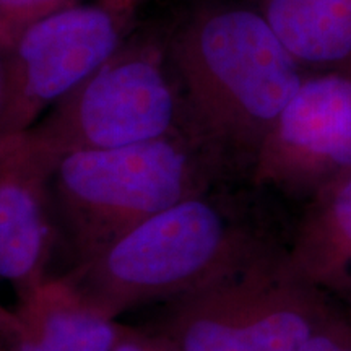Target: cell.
<instances>
[{"label":"cell","mask_w":351,"mask_h":351,"mask_svg":"<svg viewBox=\"0 0 351 351\" xmlns=\"http://www.w3.org/2000/svg\"><path fill=\"white\" fill-rule=\"evenodd\" d=\"M152 19L178 77L189 132L236 181H251L306 70L251 0H169Z\"/></svg>","instance_id":"1"},{"label":"cell","mask_w":351,"mask_h":351,"mask_svg":"<svg viewBox=\"0 0 351 351\" xmlns=\"http://www.w3.org/2000/svg\"><path fill=\"white\" fill-rule=\"evenodd\" d=\"M275 195L251 181L218 184L117 239L65 271L109 317L178 300L287 249Z\"/></svg>","instance_id":"2"},{"label":"cell","mask_w":351,"mask_h":351,"mask_svg":"<svg viewBox=\"0 0 351 351\" xmlns=\"http://www.w3.org/2000/svg\"><path fill=\"white\" fill-rule=\"evenodd\" d=\"M234 181L217 153L189 134L65 153L51 182L60 241L75 267L179 202Z\"/></svg>","instance_id":"3"},{"label":"cell","mask_w":351,"mask_h":351,"mask_svg":"<svg viewBox=\"0 0 351 351\" xmlns=\"http://www.w3.org/2000/svg\"><path fill=\"white\" fill-rule=\"evenodd\" d=\"M293 274L287 249L226 278L153 306L145 328L176 351H300L337 313Z\"/></svg>","instance_id":"4"},{"label":"cell","mask_w":351,"mask_h":351,"mask_svg":"<svg viewBox=\"0 0 351 351\" xmlns=\"http://www.w3.org/2000/svg\"><path fill=\"white\" fill-rule=\"evenodd\" d=\"M29 130L57 158L192 135L156 21L137 20L116 54Z\"/></svg>","instance_id":"5"},{"label":"cell","mask_w":351,"mask_h":351,"mask_svg":"<svg viewBox=\"0 0 351 351\" xmlns=\"http://www.w3.org/2000/svg\"><path fill=\"white\" fill-rule=\"evenodd\" d=\"M135 12L83 0L21 29L2 49L0 134L29 130L103 67L137 25Z\"/></svg>","instance_id":"6"},{"label":"cell","mask_w":351,"mask_h":351,"mask_svg":"<svg viewBox=\"0 0 351 351\" xmlns=\"http://www.w3.org/2000/svg\"><path fill=\"white\" fill-rule=\"evenodd\" d=\"M351 173V67L306 72L267 135L251 182L311 200Z\"/></svg>","instance_id":"7"},{"label":"cell","mask_w":351,"mask_h":351,"mask_svg":"<svg viewBox=\"0 0 351 351\" xmlns=\"http://www.w3.org/2000/svg\"><path fill=\"white\" fill-rule=\"evenodd\" d=\"M57 160L32 130L0 134V280L16 300L52 275L60 241L51 189Z\"/></svg>","instance_id":"8"},{"label":"cell","mask_w":351,"mask_h":351,"mask_svg":"<svg viewBox=\"0 0 351 351\" xmlns=\"http://www.w3.org/2000/svg\"><path fill=\"white\" fill-rule=\"evenodd\" d=\"M13 351H112L124 324L91 306L64 274L16 300Z\"/></svg>","instance_id":"9"},{"label":"cell","mask_w":351,"mask_h":351,"mask_svg":"<svg viewBox=\"0 0 351 351\" xmlns=\"http://www.w3.org/2000/svg\"><path fill=\"white\" fill-rule=\"evenodd\" d=\"M287 263L326 296L351 302V173L309 200L289 232Z\"/></svg>","instance_id":"10"},{"label":"cell","mask_w":351,"mask_h":351,"mask_svg":"<svg viewBox=\"0 0 351 351\" xmlns=\"http://www.w3.org/2000/svg\"><path fill=\"white\" fill-rule=\"evenodd\" d=\"M306 72L351 67V0H257Z\"/></svg>","instance_id":"11"},{"label":"cell","mask_w":351,"mask_h":351,"mask_svg":"<svg viewBox=\"0 0 351 351\" xmlns=\"http://www.w3.org/2000/svg\"><path fill=\"white\" fill-rule=\"evenodd\" d=\"M78 2L83 0H0V47H7L33 21Z\"/></svg>","instance_id":"12"},{"label":"cell","mask_w":351,"mask_h":351,"mask_svg":"<svg viewBox=\"0 0 351 351\" xmlns=\"http://www.w3.org/2000/svg\"><path fill=\"white\" fill-rule=\"evenodd\" d=\"M300 351H351V322L335 314L309 337Z\"/></svg>","instance_id":"13"},{"label":"cell","mask_w":351,"mask_h":351,"mask_svg":"<svg viewBox=\"0 0 351 351\" xmlns=\"http://www.w3.org/2000/svg\"><path fill=\"white\" fill-rule=\"evenodd\" d=\"M112 351H176L168 340L145 327H122Z\"/></svg>","instance_id":"14"},{"label":"cell","mask_w":351,"mask_h":351,"mask_svg":"<svg viewBox=\"0 0 351 351\" xmlns=\"http://www.w3.org/2000/svg\"><path fill=\"white\" fill-rule=\"evenodd\" d=\"M19 332V319L15 311H8L0 304V343H12Z\"/></svg>","instance_id":"15"},{"label":"cell","mask_w":351,"mask_h":351,"mask_svg":"<svg viewBox=\"0 0 351 351\" xmlns=\"http://www.w3.org/2000/svg\"><path fill=\"white\" fill-rule=\"evenodd\" d=\"M0 98H2V47H0Z\"/></svg>","instance_id":"16"},{"label":"cell","mask_w":351,"mask_h":351,"mask_svg":"<svg viewBox=\"0 0 351 351\" xmlns=\"http://www.w3.org/2000/svg\"><path fill=\"white\" fill-rule=\"evenodd\" d=\"M0 351H13L12 343H0Z\"/></svg>","instance_id":"17"},{"label":"cell","mask_w":351,"mask_h":351,"mask_svg":"<svg viewBox=\"0 0 351 351\" xmlns=\"http://www.w3.org/2000/svg\"><path fill=\"white\" fill-rule=\"evenodd\" d=\"M251 2H254V3H256V2H257V0H251Z\"/></svg>","instance_id":"18"}]
</instances>
